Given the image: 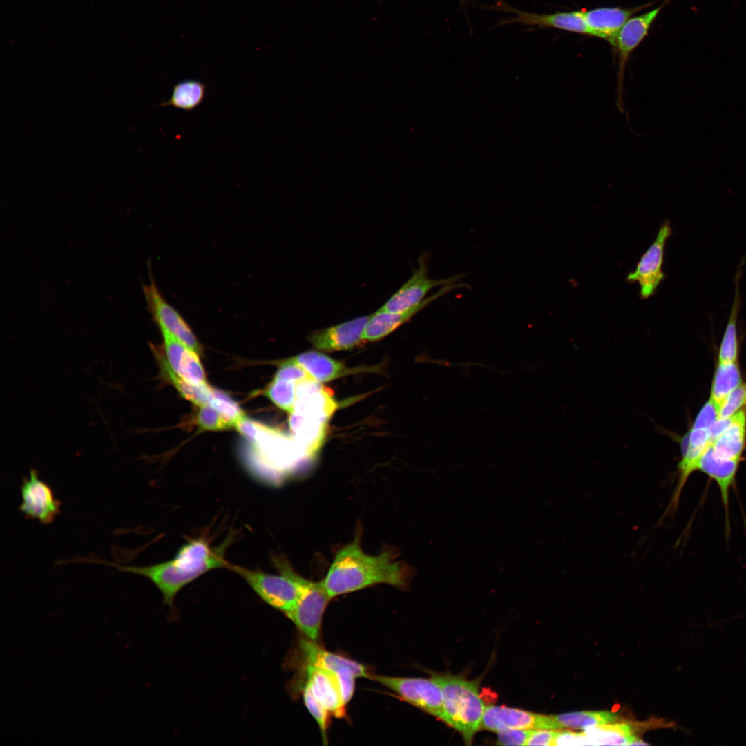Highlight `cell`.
Instances as JSON below:
<instances>
[{"label":"cell","mask_w":746,"mask_h":746,"mask_svg":"<svg viewBox=\"0 0 746 746\" xmlns=\"http://www.w3.org/2000/svg\"><path fill=\"white\" fill-rule=\"evenodd\" d=\"M742 264L735 276V293L728 322L721 341L718 352V362L738 361V341L737 336V318L740 309L739 281L741 276Z\"/></svg>","instance_id":"26"},{"label":"cell","mask_w":746,"mask_h":746,"mask_svg":"<svg viewBox=\"0 0 746 746\" xmlns=\"http://www.w3.org/2000/svg\"><path fill=\"white\" fill-rule=\"evenodd\" d=\"M718 419V406L709 398L698 412L692 426L710 429Z\"/></svg>","instance_id":"36"},{"label":"cell","mask_w":746,"mask_h":746,"mask_svg":"<svg viewBox=\"0 0 746 746\" xmlns=\"http://www.w3.org/2000/svg\"><path fill=\"white\" fill-rule=\"evenodd\" d=\"M303 589L294 607L285 615L303 636L316 642L320 635L322 619L329 602L321 580L314 582L303 577Z\"/></svg>","instance_id":"7"},{"label":"cell","mask_w":746,"mask_h":746,"mask_svg":"<svg viewBox=\"0 0 746 746\" xmlns=\"http://www.w3.org/2000/svg\"><path fill=\"white\" fill-rule=\"evenodd\" d=\"M429 254L425 253L418 259V268L413 269L411 277L379 309L386 312H399L421 303L433 288L460 282L463 274L448 278L432 279L428 276Z\"/></svg>","instance_id":"9"},{"label":"cell","mask_w":746,"mask_h":746,"mask_svg":"<svg viewBox=\"0 0 746 746\" xmlns=\"http://www.w3.org/2000/svg\"><path fill=\"white\" fill-rule=\"evenodd\" d=\"M580 745H632L638 738L634 728L625 723L595 725L577 732Z\"/></svg>","instance_id":"24"},{"label":"cell","mask_w":746,"mask_h":746,"mask_svg":"<svg viewBox=\"0 0 746 746\" xmlns=\"http://www.w3.org/2000/svg\"><path fill=\"white\" fill-rule=\"evenodd\" d=\"M299 648L305 665L323 668L336 674H350L358 678H370L367 668L350 658L328 651L315 641L306 638L300 640Z\"/></svg>","instance_id":"20"},{"label":"cell","mask_w":746,"mask_h":746,"mask_svg":"<svg viewBox=\"0 0 746 746\" xmlns=\"http://www.w3.org/2000/svg\"><path fill=\"white\" fill-rule=\"evenodd\" d=\"M199 408L195 421L201 430L216 431L233 427L229 421L209 405H205Z\"/></svg>","instance_id":"33"},{"label":"cell","mask_w":746,"mask_h":746,"mask_svg":"<svg viewBox=\"0 0 746 746\" xmlns=\"http://www.w3.org/2000/svg\"><path fill=\"white\" fill-rule=\"evenodd\" d=\"M557 731L546 729L531 730L526 745H553Z\"/></svg>","instance_id":"38"},{"label":"cell","mask_w":746,"mask_h":746,"mask_svg":"<svg viewBox=\"0 0 746 746\" xmlns=\"http://www.w3.org/2000/svg\"><path fill=\"white\" fill-rule=\"evenodd\" d=\"M370 315L358 317L336 325L316 330L308 336L311 344L325 352L348 350L363 341V332Z\"/></svg>","instance_id":"17"},{"label":"cell","mask_w":746,"mask_h":746,"mask_svg":"<svg viewBox=\"0 0 746 746\" xmlns=\"http://www.w3.org/2000/svg\"><path fill=\"white\" fill-rule=\"evenodd\" d=\"M531 730L506 729L497 732V744L501 745H526Z\"/></svg>","instance_id":"37"},{"label":"cell","mask_w":746,"mask_h":746,"mask_svg":"<svg viewBox=\"0 0 746 746\" xmlns=\"http://www.w3.org/2000/svg\"><path fill=\"white\" fill-rule=\"evenodd\" d=\"M274 379H285L300 383L307 379H314L309 373L291 358L281 363Z\"/></svg>","instance_id":"35"},{"label":"cell","mask_w":746,"mask_h":746,"mask_svg":"<svg viewBox=\"0 0 746 746\" xmlns=\"http://www.w3.org/2000/svg\"><path fill=\"white\" fill-rule=\"evenodd\" d=\"M740 460L725 459L717 456L709 443L700 457L696 470H700L713 479L718 484L723 503L728 513L729 493L734 486Z\"/></svg>","instance_id":"21"},{"label":"cell","mask_w":746,"mask_h":746,"mask_svg":"<svg viewBox=\"0 0 746 746\" xmlns=\"http://www.w3.org/2000/svg\"><path fill=\"white\" fill-rule=\"evenodd\" d=\"M142 286L148 309L160 331H166L197 353L200 343L182 315L162 296L154 280Z\"/></svg>","instance_id":"11"},{"label":"cell","mask_w":746,"mask_h":746,"mask_svg":"<svg viewBox=\"0 0 746 746\" xmlns=\"http://www.w3.org/2000/svg\"><path fill=\"white\" fill-rule=\"evenodd\" d=\"M272 560L278 575L233 564L229 570L240 576L265 603L286 615L300 597L303 577L294 570L286 558L276 556Z\"/></svg>","instance_id":"5"},{"label":"cell","mask_w":746,"mask_h":746,"mask_svg":"<svg viewBox=\"0 0 746 746\" xmlns=\"http://www.w3.org/2000/svg\"><path fill=\"white\" fill-rule=\"evenodd\" d=\"M229 542L231 540L227 539L222 545L211 547L205 538H193L183 544L172 559L149 566L120 565L103 560L96 562L114 566L119 571L149 579L162 593L164 602L172 607L177 594L190 582L212 570H229L231 563L224 557Z\"/></svg>","instance_id":"2"},{"label":"cell","mask_w":746,"mask_h":746,"mask_svg":"<svg viewBox=\"0 0 746 746\" xmlns=\"http://www.w3.org/2000/svg\"><path fill=\"white\" fill-rule=\"evenodd\" d=\"M369 678L386 687L399 699L442 720V691L430 677L406 678L370 674Z\"/></svg>","instance_id":"6"},{"label":"cell","mask_w":746,"mask_h":746,"mask_svg":"<svg viewBox=\"0 0 746 746\" xmlns=\"http://www.w3.org/2000/svg\"><path fill=\"white\" fill-rule=\"evenodd\" d=\"M360 535L339 548L321 580L331 599L377 584L405 589L413 575L403 561L397 560L392 548H385L376 555L365 553Z\"/></svg>","instance_id":"1"},{"label":"cell","mask_w":746,"mask_h":746,"mask_svg":"<svg viewBox=\"0 0 746 746\" xmlns=\"http://www.w3.org/2000/svg\"><path fill=\"white\" fill-rule=\"evenodd\" d=\"M743 382L738 361L718 362L714 372L710 399L718 406Z\"/></svg>","instance_id":"28"},{"label":"cell","mask_w":746,"mask_h":746,"mask_svg":"<svg viewBox=\"0 0 746 746\" xmlns=\"http://www.w3.org/2000/svg\"><path fill=\"white\" fill-rule=\"evenodd\" d=\"M291 360L320 383L334 381L358 371L350 369L341 361L315 350L301 353L291 358Z\"/></svg>","instance_id":"23"},{"label":"cell","mask_w":746,"mask_h":746,"mask_svg":"<svg viewBox=\"0 0 746 746\" xmlns=\"http://www.w3.org/2000/svg\"><path fill=\"white\" fill-rule=\"evenodd\" d=\"M205 93L206 85L203 82L195 79L183 80L175 84L171 97L160 105L191 111L202 102Z\"/></svg>","instance_id":"27"},{"label":"cell","mask_w":746,"mask_h":746,"mask_svg":"<svg viewBox=\"0 0 746 746\" xmlns=\"http://www.w3.org/2000/svg\"><path fill=\"white\" fill-rule=\"evenodd\" d=\"M20 491L19 510L27 519L49 524L61 513V502L55 497L50 486L40 479L36 470L31 469L29 477H23Z\"/></svg>","instance_id":"12"},{"label":"cell","mask_w":746,"mask_h":746,"mask_svg":"<svg viewBox=\"0 0 746 746\" xmlns=\"http://www.w3.org/2000/svg\"><path fill=\"white\" fill-rule=\"evenodd\" d=\"M670 1H671V0H664V3H668V2H669Z\"/></svg>","instance_id":"39"},{"label":"cell","mask_w":746,"mask_h":746,"mask_svg":"<svg viewBox=\"0 0 746 746\" xmlns=\"http://www.w3.org/2000/svg\"><path fill=\"white\" fill-rule=\"evenodd\" d=\"M465 287L469 286L461 283L442 285L435 294L425 298L418 305L403 312L391 313L378 309L370 315L363 332V341L373 342L383 338L399 327L409 321L415 314L431 303L455 289Z\"/></svg>","instance_id":"14"},{"label":"cell","mask_w":746,"mask_h":746,"mask_svg":"<svg viewBox=\"0 0 746 746\" xmlns=\"http://www.w3.org/2000/svg\"><path fill=\"white\" fill-rule=\"evenodd\" d=\"M746 408V382H742L721 403L718 408V419L733 416Z\"/></svg>","instance_id":"34"},{"label":"cell","mask_w":746,"mask_h":746,"mask_svg":"<svg viewBox=\"0 0 746 746\" xmlns=\"http://www.w3.org/2000/svg\"><path fill=\"white\" fill-rule=\"evenodd\" d=\"M164 340L165 361L169 367L186 382L201 385L207 384L198 353L181 343L166 331H161Z\"/></svg>","instance_id":"18"},{"label":"cell","mask_w":746,"mask_h":746,"mask_svg":"<svg viewBox=\"0 0 746 746\" xmlns=\"http://www.w3.org/2000/svg\"><path fill=\"white\" fill-rule=\"evenodd\" d=\"M305 685L314 698L337 718L346 717V706L336 674L312 665H305Z\"/></svg>","instance_id":"19"},{"label":"cell","mask_w":746,"mask_h":746,"mask_svg":"<svg viewBox=\"0 0 746 746\" xmlns=\"http://www.w3.org/2000/svg\"><path fill=\"white\" fill-rule=\"evenodd\" d=\"M304 704L315 719L321 734L324 745L327 744V730L329 725V712L314 698L309 688L305 685L303 689Z\"/></svg>","instance_id":"32"},{"label":"cell","mask_w":746,"mask_h":746,"mask_svg":"<svg viewBox=\"0 0 746 746\" xmlns=\"http://www.w3.org/2000/svg\"><path fill=\"white\" fill-rule=\"evenodd\" d=\"M481 728L496 733L506 729L554 730L550 715L497 705L485 707Z\"/></svg>","instance_id":"13"},{"label":"cell","mask_w":746,"mask_h":746,"mask_svg":"<svg viewBox=\"0 0 746 746\" xmlns=\"http://www.w3.org/2000/svg\"><path fill=\"white\" fill-rule=\"evenodd\" d=\"M296 382L273 379L265 391V396L276 406L291 414L296 401Z\"/></svg>","instance_id":"30"},{"label":"cell","mask_w":746,"mask_h":746,"mask_svg":"<svg viewBox=\"0 0 746 746\" xmlns=\"http://www.w3.org/2000/svg\"><path fill=\"white\" fill-rule=\"evenodd\" d=\"M501 10L513 13L514 16L502 22L519 23L526 26L537 28H553L571 32L590 35L586 26L583 10L556 12L553 13H534L513 8L506 4H497Z\"/></svg>","instance_id":"15"},{"label":"cell","mask_w":746,"mask_h":746,"mask_svg":"<svg viewBox=\"0 0 746 746\" xmlns=\"http://www.w3.org/2000/svg\"><path fill=\"white\" fill-rule=\"evenodd\" d=\"M671 233L670 222L666 220L660 227L653 243L641 256L635 269L627 276L628 283H638L642 299H647L653 296L664 280V251L667 240Z\"/></svg>","instance_id":"10"},{"label":"cell","mask_w":746,"mask_h":746,"mask_svg":"<svg viewBox=\"0 0 746 746\" xmlns=\"http://www.w3.org/2000/svg\"><path fill=\"white\" fill-rule=\"evenodd\" d=\"M431 678L442 691V720L459 731L466 744L470 745L481 728L485 710L478 682L450 673H432Z\"/></svg>","instance_id":"4"},{"label":"cell","mask_w":746,"mask_h":746,"mask_svg":"<svg viewBox=\"0 0 746 746\" xmlns=\"http://www.w3.org/2000/svg\"><path fill=\"white\" fill-rule=\"evenodd\" d=\"M710 444L719 457L741 460L746 447V408L731 416L729 425Z\"/></svg>","instance_id":"22"},{"label":"cell","mask_w":746,"mask_h":746,"mask_svg":"<svg viewBox=\"0 0 746 746\" xmlns=\"http://www.w3.org/2000/svg\"><path fill=\"white\" fill-rule=\"evenodd\" d=\"M666 3L631 17L621 28L616 39L614 49L618 52V70L617 73L616 106L624 113V81L626 66L631 53L647 36L649 31Z\"/></svg>","instance_id":"8"},{"label":"cell","mask_w":746,"mask_h":746,"mask_svg":"<svg viewBox=\"0 0 746 746\" xmlns=\"http://www.w3.org/2000/svg\"><path fill=\"white\" fill-rule=\"evenodd\" d=\"M653 3L651 2L629 8L599 7L584 10V19L590 36L606 40L614 48L618 33L625 23L635 13Z\"/></svg>","instance_id":"16"},{"label":"cell","mask_w":746,"mask_h":746,"mask_svg":"<svg viewBox=\"0 0 746 746\" xmlns=\"http://www.w3.org/2000/svg\"><path fill=\"white\" fill-rule=\"evenodd\" d=\"M337 407L331 393L320 382L307 379L298 383L294 410L289 421L293 436L305 449L319 450L327 423Z\"/></svg>","instance_id":"3"},{"label":"cell","mask_w":746,"mask_h":746,"mask_svg":"<svg viewBox=\"0 0 746 746\" xmlns=\"http://www.w3.org/2000/svg\"><path fill=\"white\" fill-rule=\"evenodd\" d=\"M550 716L556 731H584L595 725L615 723L618 720L615 714L608 711H582Z\"/></svg>","instance_id":"25"},{"label":"cell","mask_w":746,"mask_h":746,"mask_svg":"<svg viewBox=\"0 0 746 746\" xmlns=\"http://www.w3.org/2000/svg\"><path fill=\"white\" fill-rule=\"evenodd\" d=\"M161 372L176 388L180 394L198 407L207 405L213 391L208 384L195 385L179 377L168 365L164 357L158 354Z\"/></svg>","instance_id":"29"},{"label":"cell","mask_w":746,"mask_h":746,"mask_svg":"<svg viewBox=\"0 0 746 746\" xmlns=\"http://www.w3.org/2000/svg\"><path fill=\"white\" fill-rule=\"evenodd\" d=\"M207 405L219 412L233 427L247 417L236 401L227 394L218 389L213 388L212 394Z\"/></svg>","instance_id":"31"}]
</instances>
